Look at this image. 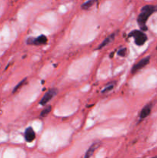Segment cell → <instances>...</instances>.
Segmentation results:
<instances>
[{
    "instance_id": "6da1fadb",
    "label": "cell",
    "mask_w": 157,
    "mask_h": 158,
    "mask_svg": "<svg viewBox=\"0 0 157 158\" xmlns=\"http://www.w3.org/2000/svg\"><path fill=\"white\" fill-rule=\"evenodd\" d=\"M155 11V6H151V5H147L142 8L140 14L139 15L138 19H137V22H138L139 26L141 28V30L146 31L147 29V27L146 26V23L147 22L148 19L149 18L151 15Z\"/></svg>"
},
{
    "instance_id": "7a4b0ae2",
    "label": "cell",
    "mask_w": 157,
    "mask_h": 158,
    "mask_svg": "<svg viewBox=\"0 0 157 158\" xmlns=\"http://www.w3.org/2000/svg\"><path fill=\"white\" fill-rule=\"evenodd\" d=\"M129 37L133 38L137 46H143L147 41V36L142 30H133L129 34Z\"/></svg>"
},
{
    "instance_id": "3957f363",
    "label": "cell",
    "mask_w": 157,
    "mask_h": 158,
    "mask_svg": "<svg viewBox=\"0 0 157 158\" xmlns=\"http://www.w3.org/2000/svg\"><path fill=\"white\" fill-rule=\"evenodd\" d=\"M48 42V38L45 35H39L37 37H32L29 38L26 41L28 45L32 46H42L46 44Z\"/></svg>"
},
{
    "instance_id": "277c9868",
    "label": "cell",
    "mask_w": 157,
    "mask_h": 158,
    "mask_svg": "<svg viewBox=\"0 0 157 158\" xmlns=\"http://www.w3.org/2000/svg\"><path fill=\"white\" fill-rule=\"evenodd\" d=\"M57 93H58V90H57V89H55V88H52V89H49V90L44 94V96L42 97V100H40L39 104L42 105V106L46 105L55 95H56Z\"/></svg>"
},
{
    "instance_id": "5b68a950",
    "label": "cell",
    "mask_w": 157,
    "mask_h": 158,
    "mask_svg": "<svg viewBox=\"0 0 157 158\" xmlns=\"http://www.w3.org/2000/svg\"><path fill=\"white\" fill-rule=\"evenodd\" d=\"M149 60H150V57L147 56L145 57V58L142 59L140 61H139L138 63H136L135 64L133 65V66L132 67V70H131V73L132 74L136 73L138 71H139L140 69H143L146 66H147L149 63Z\"/></svg>"
},
{
    "instance_id": "8992f818",
    "label": "cell",
    "mask_w": 157,
    "mask_h": 158,
    "mask_svg": "<svg viewBox=\"0 0 157 158\" xmlns=\"http://www.w3.org/2000/svg\"><path fill=\"white\" fill-rule=\"evenodd\" d=\"M24 137L25 140L27 142H29V143H30V142L33 141L35 139V137H36L35 131L33 130V128L31 127H29L26 128L24 133Z\"/></svg>"
},
{
    "instance_id": "52a82bcc",
    "label": "cell",
    "mask_w": 157,
    "mask_h": 158,
    "mask_svg": "<svg viewBox=\"0 0 157 158\" xmlns=\"http://www.w3.org/2000/svg\"><path fill=\"white\" fill-rule=\"evenodd\" d=\"M152 103H149V104L146 105L142 109L141 112L139 114L140 119H145L150 114L151 110H152Z\"/></svg>"
},
{
    "instance_id": "ba28073f",
    "label": "cell",
    "mask_w": 157,
    "mask_h": 158,
    "mask_svg": "<svg viewBox=\"0 0 157 158\" xmlns=\"http://www.w3.org/2000/svg\"><path fill=\"white\" fill-rule=\"evenodd\" d=\"M115 34L112 33V34H111V35H109V36L106 37V38L105 39V40H103L101 43H100L99 46H98V49H103V48L106 47V46H108L109 43H111L112 41H113L114 39H115Z\"/></svg>"
},
{
    "instance_id": "9c48e42d",
    "label": "cell",
    "mask_w": 157,
    "mask_h": 158,
    "mask_svg": "<svg viewBox=\"0 0 157 158\" xmlns=\"http://www.w3.org/2000/svg\"><path fill=\"white\" fill-rule=\"evenodd\" d=\"M97 147H98V143H93L92 145H91L90 148L88 149V151H86V154H85V157L84 158H89L91 157V156L92 155V154L94 153V151H95V150L96 149Z\"/></svg>"
},
{
    "instance_id": "30bf717a",
    "label": "cell",
    "mask_w": 157,
    "mask_h": 158,
    "mask_svg": "<svg viewBox=\"0 0 157 158\" xmlns=\"http://www.w3.org/2000/svg\"><path fill=\"white\" fill-rule=\"evenodd\" d=\"M114 87H115V83H114V82L108 83V84L105 86L104 89L102 90V94H107V93H109L110 91H112V89H114Z\"/></svg>"
},
{
    "instance_id": "8fae6325",
    "label": "cell",
    "mask_w": 157,
    "mask_h": 158,
    "mask_svg": "<svg viewBox=\"0 0 157 158\" xmlns=\"http://www.w3.org/2000/svg\"><path fill=\"white\" fill-rule=\"evenodd\" d=\"M96 1L97 0H88L87 2H86L82 6V8H83V9H90L92 6H93L94 5H95V3L96 2Z\"/></svg>"
},
{
    "instance_id": "7c38bea8",
    "label": "cell",
    "mask_w": 157,
    "mask_h": 158,
    "mask_svg": "<svg viewBox=\"0 0 157 158\" xmlns=\"http://www.w3.org/2000/svg\"><path fill=\"white\" fill-rule=\"evenodd\" d=\"M51 110H52V106H51L50 105H48L47 106H46V107L42 110L41 114H40V117H47L48 114L51 112Z\"/></svg>"
},
{
    "instance_id": "4fadbf2b",
    "label": "cell",
    "mask_w": 157,
    "mask_h": 158,
    "mask_svg": "<svg viewBox=\"0 0 157 158\" xmlns=\"http://www.w3.org/2000/svg\"><path fill=\"white\" fill-rule=\"evenodd\" d=\"M117 54H118V56H122V57L126 56V48H123V49H120L118 51V52H117Z\"/></svg>"
},
{
    "instance_id": "5bb4252c",
    "label": "cell",
    "mask_w": 157,
    "mask_h": 158,
    "mask_svg": "<svg viewBox=\"0 0 157 158\" xmlns=\"http://www.w3.org/2000/svg\"><path fill=\"white\" fill-rule=\"evenodd\" d=\"M26 79H24V80H22V81L20 82V83H18V84L16 86H15V89H14V93L16 92V91L18 90V89H19V88H21L22 86L23 85L25 84V83H26Z\"/></svg>"
},
{
    "instance_id": "9a60e30c",
    "label": "cell",
    "mask_w": 157,
    "mask_h": 158,
    "mask_svg": "<svg viewBox=\"0 0 157 158\" xmlns=\"http://www.w3.org/2000/svg\"><path fill=\"white\" fill-rule=\"evenodd\" d=\"M155 11H157V6H155Z\"/></svg>"
},
{
    "instance_id": "2e32d148",
    "label": "cell",
    "mask_w": 157,
    "mask_h": 158,
    "mask_svg": "<svg viewBox=\"0 0 157 158\" xmlns=\"http://www.w3.org/2000/svg\"><path fill=\"white\" fill-rule=\"evenodd\" d=\"M151 158H157V157H151Z\"/></svg>"
}]
</instances>
